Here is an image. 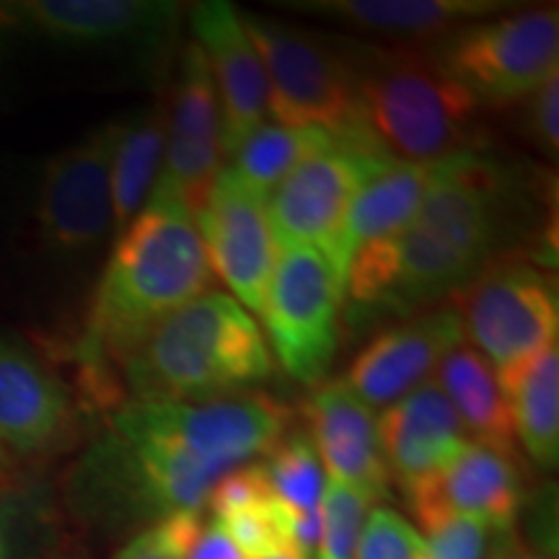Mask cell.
<instances>
[{
    "mask_svg": "<svg viewBox=\"0 0 559 559\" xmlns=\"http://www.w3.org/2000/svg\"><path fill=\"white\" fill-rule=\"evenodd\" d=\"M120 120L91 130L47 160L37 192L39 243L55 257H86L115 230L111 151Z\"/></svg>",
    "mask_w": 559,
    "mask_h": 559,
    "instance_id": "obj_11",
    "label": "cell"
},
{
    "mask_svg": "<svg viewBox=\"0 0 559 559\" xmlns=\"http://www.w3.org/2000/svg\"><path fill=\"white\" fill-rule=\"evenodd\" d=\"M11 466H13L11 453L0 449V487H3L5 481H9V477H11Z\"/></svg>",
    "mask_w": 559,
    "mask_h": 559,
    "instance_id": "obj_36",
    "label": "cell"
},
{
    "mask_svg": "<svg viewBox=\"0 0 559 559\" xmlns=\"http://www.w3.org/2000/svg\"><path fill=\"white\" fill-rule=\"evenodd\" d=\"M506 400L513 436L526 456L542 469L559 461V347L528 355L513 366L495 370Z\"/></svg>",
    "mask_w": 559,
    "mask_h": 559,
    "instance_id": "obj_22",
    "label": "cell"
},
{
    "mask_svg": "<svg viewBox=\"0 0 559 559\" xmlns=\"http://www.w3.org/2000/svg\"><path fill=\"white\" fill-rule=\"evenodd\" d=\"M355 559H425V536L391 508H376L362 528Z\"/></svg>",
    "mask_w": 559,
    "mask_h": 559,
    "instance_id": "obj_30",
    "label": "cell"
},
{
    "mask_svg": "<svg viewBox=\"0 0 559 559\" xmlns=\"http://www.w3.org/2000/svg\"><path fill=\"white\" fill-rule=\"evenodd\" d=\"M181 5L169 0H21L0 3V26L60 45L160 41Z\"/></svg>",
    "mask_w": 559,
    "mask_h": 559,
    "instance_id": "obj_17",
    "label": "cell"
},
{
    "mask_svg": "<svg viewBox=\"0 0 559 559\" xmlns=\"http://www.w3.org/2000/svg\"><path fill=\"white\" fill-rule=\"evenodd\" d=\"M523 132L534 148L555 158L559 151V73L549 75L534 94L523 102Z\"/></svg>",
    "mask_w": 559,
    "mask_h": 559,
    "instance_id": "obj_32",
    "label": "cell"
},
{
    "mask_svg": "<svg viewBox=\"0 0 559 559\" xmlns=\"http://www.w3.org/2000/svg\"><path fill=\"white\" fill-rule=\"evenodd\" d=\"M202 515L194 510L153 523L124 544L115 559H187L202 534Z\"/></svg>",
    "mask_w": 559,
    "mask_h": 559,
    "instance_id": "obj_29",
    "label": "cell"
},
{
    "mask_svg": "<svg viewBox=\"0 0 559 559\" xmlns=\"http://www.w3.org/2000/svg\"><path fill=\"white\" fill-rule=\"evenodd\" d=\"M383 160L353 138H337L332 145L311 153L293 169L264 202L277 251L293 247L317 249L340 272V236L347 210L370 174Z\"/></svg>",
    "mask_w": 559,
    "mask_h": 559,
    "instance_id": "obj_10",
    "label": "cell"
},
{
    "mask_svg": "<svg viewBox=\"0 0 559 559\" xmlns=\"http://www.w3.org/2000/svg\"><path fill=\"white\" fill-rule=\"evenodd\" d=\"M21 555V502L0 495V559Z\"/></svg>",
    "mask_w": 559,
    "mask_h": 559,
    "instance_id": "obj_34",
    "label": "cell"
},
{
    "mask_svg": "<svg viewBox=\"0 0 559 559\" xmlns=\"http://www.w3.org/2000/svg\"><path fill=\"white\" fill-rule=\"evenodd\" d=\"M404 498L423 528L443 519H474L508 531L521 513L523 479L515 459L466 443L456 459L404 489Z\"/></svg>",
    "mask_w": 559,
    "mask_h": 559,
    "instance_id": "obj_18",
    "label": "cell"
},
{
    "mask_svg": "<svg viewBox=\"0 0 559 559\" xmlns=\"http://www.w3.org/2000/svg\"><path fill=\"white\" fill-rule=\"evenodd\" d=\"M379 440L389 477L402 492L436 474L472 443L451 400L436 381L419 383L383 409Z\"/></svg>",
    "mask_w": 559,
    "mask_h": 559,
    "instance_id": "obj_20",
    "label": "cell"
},
{
    "mask_svg": "<svg viewBox=\"0 0 559 559\" xmlns=\"http://www.w3.org/2000/svg\"><path fill=\"white\" fill-rule=\"evenodd\" d=\"M280 5L391 39L445 37L513 9L502 0H283Z\"/></svg>",
    "mask_w": 559,
    "mask_h": 559,
    "instance_id": "obj_21",
    "label": "cell"
},
{
    "mask_svg": "<svg viewBox=\"0 0 559 559\" xmlns=\"http://www.w3.org/2000/svg\"><path fill=\"white\" fill-rule=\"evenodd\" d=\"M192 215L200 223L210 267L243 309L260 313L280 254L264 202L223 169Z\"/></svg>",
    "mask_w": 559,
    "mask_h": 559,
    "instance_id": "obj_13",
    "label": "cell"
},
{
    "mask_svg": "<svg viewBox=\"0 0 559 559\" xmlns=\"http://www.w3.org/2000/svg\"><path fill=\"white\" fill-rule=\"evenodd\" d=\"M164 151V104H151L130 115L128 120H120L115 151H111V218L117 234H122L148 202L160 177Z\"/></svg>",
    "mask_w": 559,
    "mask_h": 559,
    "instance_id": "obj_25",
    "label": "cell"
},
{
    "mask_svg": "<svg viewBox=\"0 0 559 559\" xmlns=\"http://www.w3.org/2000/svg\"><path fill=\"white\" fill-rule=\"evenodd\" d=\"M445 391L472 443L515 459V436L495 368L474 347L459 345L436 368V379Z\"/></svg>",
    "mask_w": 559,
    "mask_h": 559,
    "instance_id": "obj_24",
    "label": "cell"
},
{
    "mask_svg": "<svg viewBox=\"0 0 559 559\" xmlns=\"http://www.w3.org/2000/svg\"><path fill=\"white\" fill-rule=\"evenodd\" d=\"M436 164H383L355 194L340 236V272L368 243L400 234L423 205Z\"/></svg>",
    "mask_w": 559,
    "mask_h": 559,
    "instance_id": "obj_23",
    "label": "cell"
},
{
    "mask_svg": "<svg viewBox=\"0 0 559 559\" xmlns=\"http://www.w3.org/2000/svg\"><path fill=\"white\" fill-rule=\"evenodd\" d=\"M337 138L321 128H285L277 122H264L236 148L228 171L254 198L267 202L300 160L332 145Z\"/></svg>",
    "mask_w": 559,
    "mask_h": 559,
    "instance_id": "obj_26",
    "label": "cell"
},
{
    "mask_svg": "<svg viewBox=\"0 0 559 559\" xmlns=\"http://www.w3.org/2000/svg\"><path fill=\"white\" fill-rule=\"evenodd\" d=\"M239 13L267 75L270 117L285 128H321L353 138L355 81L340 39L260 13Z\"/></svg>",
    "mask_w": 559,
    "mask_h": 559,
    "instance_id": "obj_7",
    "label": "cell"
},
{
    "mask_svg": "<svg viewBox=\"0 0 559 559\" xmlns=\"http://www.w3.org/2000/svg\"><path fill=\"white\" fill-rule=\"evenodd\" d=\"M75 430L73 396L24 342L0 334V449L34 459L55 453Z\"/></svg>",
    "mask_w": 559,
    "mask_h": 559,
    "instance_id": "obj_16",
    "label": "cell"
},
{
    "mask_svg": "<svg viewBox=\"0 0 559 559\" xmlns=\"http://www.w3.org/2000/svg\"><path fill=\"white\" fill-rule=\"evenodd\" d=\"M464 337L495 370L557 342V280L531 260H492L459 293Z\"/></svg>",
    "mask_w": 559,
    "mask_h": 559,
    "instance_id": "obj_9",
    "label": "cell"
},
{
    "mask_svg": "<svg viewBox=\"0 0 559 559\" xmlns=\"http://www.w3.org/2000/svg\"><path fill=\"white\" fill-rule=\"evenodd\" d=\"M498 559H547V557H536V555H513V557H508V555H502Z\"/></svg>",
    "mask_w": 559,
    "mask_h": 559,
    "instance_id": "obj_37",
    "label": "cell"
},
{
    "mask_svg": "<svg viewBox=\"0 0 559 559\" xmlns=\"http://www.w3.org/2000/svg\"><path fill=\"white\" fill-rule=\"evenodd\" d=\"M213 285V267L192 210L169 187H153L148 202L117 236L94 293L81 342L91 394L104 407L122 400L115 370L169 313Z\"/></svg>",
    "mask_w": 559,
    "mask_h": 559,
    "instance_id": "obj_3",
    "label": "cell"
},
{
    "mask_svg": "<svg viewBox=\"0 0 559 559\" xmlns=\"http://www.w3.org/2000/svg\"><path fill=\"white\" fill-rule=\"evenodd\" d=\"M164 109L166 151L156 185L177 192L194 213L223 171L221 104L205 55L194 39L181 47Z\"/></svg>",
    "mask_w": 559,
    "mask_h": 559,
    "instance_id": "obj_12",
    "label": "cell"
},
{
    "mask_svg": "<svg viewBox=\"0 0 559 559\" xmlns=\"http://www.w3.org/2000/svg\"><path fill=\"white\" fill-rule=\"evenodd\" d=\"M461 342L464 324L456 309L419 311L376 334L349 362L345 383L370 409L389 407L436 373Z\"/></svg>",
    "mask_w": 559,
    "mask_h": 559,
    "instance_id": "obj_14",
    "label": "cell"
},
{
    "mask_svg": "<svg viewBox=\"0 0 559 559\" xmlns=\"http://www.w3.org/2000/svg\"><path fill=\"white\" fill-rule=\"evenodd\" d=\"M262 466L275 498L293 515L319 513L326 479L324 466H321V459L317 449H313L309 432L296 430L290 436L280 438L275 449L270 451V459Z\"/></svg>",
    "mask_w": 559,
    "mask_h": 559,
    "instance_id": "obj_27",
    "label": "cell"
},
{
    "mask_svg": "<svg viewBox=\"0 0 559 559\" xmlns=\"http://www.w3.org/2000/svg\"><path fill=\"white\" fill-rule=\"evenodd\" d=\"M430 55L479 109H508L557 73L559 11L539 5L474 21L440 37Z\"/></svg>",
    "mask_w": 559,
    "mask_h": 559,
    "instance_id": "obj_6",
    "label": "cell"
},
{
    "mask_svg": "<svg viewBox=\"0 0 559 559\" xmlns=\"http://www.w3.org/2000/svg\"><path fill=\"white\" fill-rule=\"evenodd\" d=\"M342 283L332 262L317 249L293 247L277 254L262 319L270 353L293 379L319 383L340 347Z\"/></svg>",
    "mask_w": 559,
    "mask_h": 559,
    "instance_id": "obj_8",
    "label": "cell"
},
{
    "mask_svg": "<svg viewBox=\"0 0 559 559\" xmlns=\"http://www.w3.org/2000/svg\"><path fill=\"white\" fill-rule=\"evenodd\" d=\"M425 531V559H485L492 528L474 519H443Z\"/></svg>",
    "mask_w": 559,
    "mask_h": 559,
    "instance_id": "obj_31",
    "label": "cell"
},
{
    "mask_svg": "<svg viewBox=\"0 0 559 559\" xmlns=\"http://www.w3.org/2000/svg\"><path fill=\"white\" fill-rule=\"evenodd\" d=\"M260 559H311L306 557L304 551L296 549V547H288V549H280V551H272V555H264Z\"/></svg>",
    "mask_w": 559,
    "mask_h": 559,
    "instance_id": "obj_35",
    "label": "cell"
},
{
    "mask_svg": "<svg viewBox=\"0 0 559 559\" xmlns=\"http://www.w3.org/2000/svg\"><path fill=\"white\" fill-rule=\"evenodd\" d=\"M353 68V140L391 164H440L479 148V104L415 47L340 39Z\"/></svg>",
    "mask_w": 559,
    "mask_h": 559,
    "instance_id": "obj_4",
    "label": "cell"
},
{
    "mask_svg": "<svg viewBox=\"0 0 559 559\" xmlns=\"http://www.w3.org/2000/svg\"><path fill=\"white\" fill-rule=\"evenodd\" d=\"M508 223V171L498 160L479 148L440 160L415 218L349 262V324L407 319L461 293L502 249Z\"/></svg>",
    "mask_w": 559,
    "mask_h": 559,
    "instance_id": "obj_2",
    "label": "cell"
},
{
    "mask_svg": "<svg viewBox=\"0 0 559 559\" xmlns=\"http://www.w3.org/2000/svg\"><path fill=\"white\" fill-rule=\"evenodd\" d=\"M187 559H247L241 555V549L236 547L234 539L228 536V531L221 526L218 521L210 519L202 526V534L194 549Z\"/></svg>",
    "mask_w": 559,
    "mask_h": 559,
    "instance_id": "obj_33",
    "label": "cell"
},
{
    "mask_svg": "<svg viewBox=\"0 0 559 559\" xmlns=\"http://www.w3.org/2000/svg\"><path fill=\"white\" fill-rule=\"evenodd\" d=\"M120 373L132 402L198 404L254 391L275 358L239 300L207 290L153 326Z\"/></svg>",
    "mask_w": 559,
    "mask_h": 559,
    "instance_id": "obj_5",
    "label": "cell"
},
{
    "mask_svg": "<svg viewBox=\"0 0 559 559\" xmlns=\"http://www.w3.org/2000/svg\"><path fill=\"white\" fill-rule=\"evenodd\" d=\"M370 500L358 489L326 481L324 498H321V534L317 559H355L362 528H366Z\"/></svg>",
    "mask_w": 559,
    "mask_h": 559,
    "instance_id": "obj_28",
    "label": "cell"
},
{
    "mask_svg": "<svg viewBox=\"0 0 559 559\" xmlns=\"http://www.w3.org/2000/svg\"><path fill=\"white\" fill-rule=\"evenodd\" d=\"M306 432L332 481L358 489L370 502L389 498V469L373 409L345 381H321L304 402Z\"/></svg>",
    "mask_w": 559,
    "mask_h": 559,
    "instance_id": "obj_19",
    "label": "cell"
},
{
    "mask_svg": "<svg viewBox=\"0 0 559 559\" xmlns=\"http://www.w3.org/2000/svg\"><path fill=\"white\" fill-rule=\"evenodd\" d=\"M190 26L213 75L221 104L223 153L230 158L270 117L267 75L243 29L241 13L226 0L192 5Z\"/></svg>",
    "mask_w": 559,
    "mask_h": 559,
    "instance_id": "obj_15",
    "label": "cell"
},
{
    "mask_svg": "<svg viewBox=\"0 0 559 559\" xmlns=\"http://www.w3.org/2000/svg\"><path fill=\"white\" fill-rule=\"evenodd\" d=\"M288 425V407L262 391L198 404L128 400L81 461V508L109 526L145 528L202 513L213 487L275 449Z\"/></svg>",
    "mask_w": 559,
    "mask_h": 559,
    "instance_id": "obj_1",
    "label": "cell"
}]
</instances>
